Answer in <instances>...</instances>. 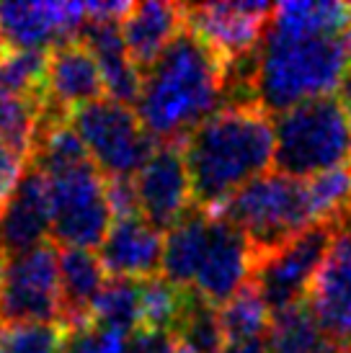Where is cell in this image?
I'll return each mask as SVG.
<instances>
[{
    "mask_svg": "<svg viewBox=\"0 0 351 353\" xmlns=\"http://www.w3.org/2000/svg\"><path fill=\"white\" fill-rule=\"evenodd\" d=\"M178 338L171 330H155V327H137L127 335L122 353H176Z\"/></svg>",
    "mask_w": 351,
    "mask_h": 353,
    "instance_id": "obj_30",
    "label": "cell"
},
{
    "mask_svg": "<svg viewBox=\"0 0 351 353\" xmlns=\"http://www.w3.org/2000/svg\"><path fill=\"white\" fill-rule=\"evenodd\" d=\"M173 335L194 353H220L227 345L220 325V307L191 292L184 296V310L178 314Z\"/></svg>",
    "mask_w": 351,
    "mask_h": 353,
    "instance_id": "obj_23",
    "label": "cell"
},
{
    "mask_svg": "<svg viewBox=\"0 0 351 353\" xmlns=\"http://www.w3.org/2000/svg\"><path fill=\"white\" fill-rule=\"evenodd\" d=\"M47 178L49 196V240L57 248L98 250L114 212L108 204L106 178L93 160L52 173Z\"/></svg>",
    "mask_w": 351,
    "mask_h": 353,
    "instance_id": "obj_7",
    "label": "cell"
},
{
    "mask_svg": "<svg viewBox=\"0 0 351 353\" xmlns=\"http://www.w3.org/2000/svg\"><path fill=\"white\" fill-rule=\"evenodd\" d=\"M186 26L205 41L230 68L258 47L266 23L272 19V3H189L184 6Z\"/></svg>",
    "mask_w": 351,
    "mask_h": 353,
    "instance_id": "obj_11",
    "label": "cell"
},
{
    "mask_svg": "<svg viewBox=\"0 0 351 353\" xmlns=\"http://www.w3.org/2000/svg\"><path fill=\"white\" fill-rule=\"evenodd\" d=\"M44 103L47 101L13 96V93L0 90V142L8 145L26 163L37 142V132L44 117Z\"/></svg>",
    "mask_w": 351,
    "mask_h": 353,
    "instance_id": "obj_24",
    "label": "cell"
},
{
    "mask_svg": "<svg viewBox=\"0 0 351 353\" xmlns=\"http://www.w3.org/2000/svg\"><path fill=\"white\" fill-rule=\"evenodd\" d=\"M47 54L31 50H0V90L47 101Z\"/></svg>",
    "mask_w": 351,
    "mask_h": 353,
    "instance_id": "obj_26",
    "label": "cell"
},
{
    "mask_svg": "<svg viewBox=\"0 0 351 353\" xmlns=\"http://www.w3.org/2000/svg\"><path fill=\"white\" fill-rule=\"evenodd\" d=\"M333 240L331 222H318L284 248L254 261L251 284L261 294L269 312L279 314L307 299L312 279L323 265Z\"/></svg>",
    "mask_w": 351,
    "mask_h": 353,
    "instance_id": "obj_10",
    "label": "cell"
},
{
    "mask_svg": "<svg viewBox=\"0 0 351 353\" xmlns=\"http://www.w3.org/2000/svg\"><path fill=\"white\" fill-rule=\"evenodd\" d=\"M254 261L251 243L227 216L191 206L166 232L163 279L222 307L251 284Z\"/></svg>",
    "mask_w": 351,
    "mask_h": 353,
    "instance_id": "obj_4",
    "label": "cell"
},
{
    "mask_svg": "<svg viewBox=\"0 0 351 353\" xmlns=\"http://www.w3.org/2000/svg\"><path fill=\"white\" fill-rule=\"evenodd\" d=\"M65 338L62 323L0 325V353H59Z\"/></svg>",
    "mask_w": 351,
    "mask_h": 353,
    "instance_id": "obj_27",
    "label": "cell"
},
{
    "mask_svg": "<svg viewBox=\"0 0 351 353\" xmlns=\"http://www.w3.org/2000/svg\"><path fill=\"white\" fill-rule=\"evenodd\" d=\"M184 289L173 286L163 276L142 281V325L140 327H155V330L173 333L178 314L184 310Z\"/></svg>",
    "mask_w": 351,
    "mask_h": 353,
    "instance_id": "obj_28",
    "label": "cell"
},
{
    "mask_svg": "<svg viewBox=\"0 0 351 353\" xmlns=\"http://www.w3.org/2000/svg\"><path fill=\"white\" fill-rule=\"evenodd\" d=\"M59 253V292H62V323L68 330L91 323V312L108 276L96 250L57 248Z\"/></svg>",
    "mask_w": 351,
    "mask_h": 353,
    "instance_id": "obj_19",
    "label": "cell"
},
{
    "mask_svg": "<svg viewBox=\"0 0 351 353\" xmlns=\"http://www.w3.org/2000/svg\"><path fill=\"white\" fill-rule=\"evenodd\" d=\"M196 209L217 212L274 165V117L254 103H230L181 142Z\"/></svg>",
    "mask_w": 351,
    "mask_h": 353,
    "instance_id": "obj_3",
    "label": "cell"
},
{
    "mask_svg": "<svg viewBox=\"0 0 351 353\" xmlns=\"http://www.w3.org/2000/svg\"><path fill=\"white\" fill-rule=\"evenodd\" d=\"M49 243L47 178L26 165L6 212L0 214V253L3 258L29 253Z\"/></svg>",
    "mask_w": 351,
    "mask_h": 353,
    "instance_id": "obj_17",
    "label": "cell"
},
{
    "mask_svg": "<svg viewBox=\"0 0 351 353\" xmlns=\"http://www.w3.org/2000/svg\"><path fill=\"white\" fill-rule=\"evenodd\" d=\"M127 335L108 330L104 325L88 323L83 327L68 330V338L59 353H122Z\"/></svg>",
    "mask_w": 351,
    "mask_h": 353,
    "instance_id": "obj_29",
    "label": "cell"
},
{
    "mask_svg": "<svg viewBox=\"0 0 351 353\" xmlns=\"http://www.w3.org/2000/svg\"><path fill=\"white\" fill-rule=\"evenodd\" d=\"M220 353H266V341H245V343H227Z\"/></svg>",
    "mask_w": 351,
    "mask_h": 353,
    "instance_id": "obj_32",
    "label": "cell"
},
{
    "mask_svg": "<svg viewBox=\"0 0 351 353\" xmlns=\"http://www.w3.org/2000/svg\"><path fill=\"white\" fill-rule=\"evenodd\" d=\"M86 21L83 3H0V47L49 52L78 39Z\"/></svg>",
    "mask_w": 351,
    "mask_h": 353,
    "instance_id": "obj_14",
    "label": "cell"
},
{
    "mask_svg": "<svg viewBox=\"0 0 351 353\" xmlns=\"http://www.w3.org/2000/svg\"><path fill=\"white\" fill-rule=\"evenodd\" d=\"M3 265H6V258H3V253H0V281H3Z\"/></svg>",
    "mask_w": 351,
    "mask_h": 353,
    "instance_id": "obj_34",
    "label": "cell"
},
{
    "mask_svg": "<svg viewBox=\"0 0 351 353\" xmlns=\"http://www.w3.org/2000/svg\"><path fill=\"white\" fill-rule=\"evenodd\" d=\"M220 325L227 343L266 341V333L272 327V312L254 284H248L230 302L220 307Z\"/></svg>",
    "mask_w": 351,
    "mask_h": 353,
    "instance_id": "obj_25",
    "label": "cell"
},
{
    "mask_svg": "<svg viewBox=\"0 0 351 353\" xmlns=\"http://www.w3.org/2000/svg\"><path fill=\"white\" fill-rule=\"evenodd\" d=\"M266 353H351L323 333L310 304L305 299L292 310L274 314L266 333Z\"/></svg>",
    "mask_w": 351,
    "mask_h": 353,
    "instance_id": "obj_21",
    "label": "cell"
},
{
    "mask_svg": "<svg viewBox=\"0 0 351 353\" xmlns=\"http://www.w3.org/2000/svg\"><path fill=\"white\" fill-rule=\"evenodd\" d=\"M349 72V3H279L258 47L230 65L227 106L254 103L276 117L303 101L333 96Z\"/></svg>",
    "mask_w": 351,
    "mask_h": 353,
    "instance_id": "obj_1",
    "label": "cell"
},
{
    "mask_svg": "<svg viewBox=\"0 0 351 353\" xmlns=\"http://www.w3.org/2000/svg\"><path fill=\"white\" fill-rule=\"evenodd\" d=\"M135 191L140 214L163 235L173 230L176 222L194 206L181 142L155 145L145 168L135 176Z\"/></svg>",
    "mask_w": 351,
    "mask_h": 353,
    "instance_id": "obj_12",
    "label": "cell"
},
{
    "mask_svg": "<svg viewBox=\"0 0 351 353\" xmlns=\"http://www.w3.org/2000/svg\"><path fill=\"white\" fill-rule=\"evenodd\" d=\"M307 304L323 333L351 351V216L333 222L331 248L312 279Z\"/></svg>",
    "mask_w": 351,
    "mask_h": 353,
    "instance_id": "obj_13",
    "label": "cell"
},
{
    "mask_svg": "<svg viewBox=\"0 0 351 353\" xmlns=\"http://www.w3.org/2000/svg\"><path fill=\"white\" fill-rule=\"evenodd\" d=\"M78 39L96 57L101 75L106 80L108 99L132 106L140 93V72L129 59L122 21H86Z\"/></svg>",
    "mask_w": 351,
    "mask_h": 353,
    "instance_id": "obj_20",
    "label": "cell"
},
{
    "mask_svg": "<svg viewBox=\"0 0 351 353\" xmlns=\"http://www.w3.org/2000/svg\"><path fill=\"white\" fill-rule=\"evenodd\" d=\"M91 323L104 325L122 335L135 333L142 325V281L108 279L93 304Z\"/></svg>",
    "mask_w": 351,
    "mask_h": 353,
    "instance_id": "obj_22",
    "label": "cell"
},
{
    "mask_svg": "<svg viewBox=\"0 0 351 353\" xmlns=\"http://www.w3.org/2000/svg\"><path fill=\"white\" fill-rule=\"evenodd\" d=\"M106 99V80L96 57L80 39L65 41L47 54V103L44 108L70 117L75 108Z\"/></svg>",
    "mask_w": 351,
    "mask_h": 353,
    "instance_id": "obj_16",
    "label": "cell"
},
{
    "mask_svg": "<svg viewBox=\"0 0 351 353\" xmlns=\"http://www.w3.org/2000/svg\"><path fill=\"white\" fill-rule=\"evenodd\" d=\"M70 127L78 132L93 165L106 181H132L155 150V139L147 134L135 108L108 96L75 108L70 114Z\"/></svg>",
    "mask_w": 351,
    "mask_h": 353,
    "instance_id": "obj_8",
    "label": "cell"
},
{
    "mask_svg": "<svg viewBox=\"0 0 351 353\" xmlns=\"http://www.w3.org/2000/svg\"><path fill=\"white\" fill-rule=\"evenodd\" d=\"M163 250L166 235L142 214H132L111 222L96 253L108 279L147 281L163 271Z\"/></svg>",
    "mask_w": 351,
    "mask_h": 353,
    "instance_id": "obj_15",
    "label": "cell"
},
{
    "mask_svg": "<svg viewBox=\"0 0 351 353\" xmlns=\"http://www.w3.org/2000/svg\"><path fill=\"white\" fill-rule=\"evenodd\" d=\"M184 29L186 13L181 3H132L127 19L122 21V34L137 72L142 75Z\"/></svg>",
    "mask_w": 351,
    "mask_h": 353,
    "instance_id": "obj_18",
    "label": "cell"
},
{
    "mask_svg": "<svg viewBox=\"0 0 351 353\" xmlns=\"http://www.w3.org/2000/svg\"><path fill=\"white\" fill-rule=\"evenodd\" d=\"M21 323H62L59 253L52 240L29 253L6 258L0 281V325Z\"/></svg>",
    "mask_w": 351,
    "mask_h": 353,
    "instance_id": "obj_9",
    "label": "cell"
},
{
    "mask_svg": "<svg viewBox=\"0 0 351 353\" xmlns=\"http://www.w3.org/2000/svg\"><path fill=\"white\" fill-rule=\"evenodd\" d=\"M26 165H29V163H26L23 157L16 155L8 145L0 142V214L6 212V206H8L13 191L19 186V181H21V176H23Z\"/></svg>",
    "mask_w": 351,
    "mask_h": 353,
    "instance_id": "obj_31",
    "label": "cell"
},
{
    "mask_svg": "<svg viewBox=\"0 0 351 353\" xmlns=\"http://www.w3.org/2000/svg\"><path fill=\"white\" fill-rule=\"evenodd\" d=\"M351 163V117L339 93L274 117V170L307 181Z\"/></svg>",
    "mask_w": 351,
    "mask_h": 353,
    "instance_id": "obj_5",
    "label": "cell"
},
{
    "mask_svg": "<svg viewBox=\"0 0 351 353\" xmlns=\"http://www.w3.org/2000/svg\"><path fill=\"white\" fill-rule=\"evenodd\" d=\"M230 68L186 26L140 75L137 117L160 142H184L205 119L227 106Z\"/></svg>",
    "mask_w": 351,
    "mask_h": 353,
    "instance_id": "obj_2",
    "label": "cell"
},
{
    "mask_svg": "<svg viewBox=\"0 0 351 353\" xmlns=\"http://www.w3.org/2000/svg\"><path fill=\"white\" fill-rule=\"evenodd\" d=\"M217 214L227 216L243 232L256 258L279 250L318 225L307 181L282 176L276 170L254 178L233 199H227Z\"/></svg>",
    "mask_w": 351,
    "mask_h": 353,
    "instance_id": "obj_6",
    "label": "cell"
},
{
    "mask_svg": "<svg viewBox=\"0 0 351 353\" xmlns=\"http://www.w3.org/2000/svg\"><path fill=\"white\" fill-rule=\"evenodd\" d=\"M339 96H341L343 106H346V111H349V117H351V72L346 75V80H343V85H341V90H339Z\"/></svg>",
    "mask_w": 351,
    "mask_h": 353,
    "instance_id": "obj_33",
    "label": "cell"
}]
</instances>
